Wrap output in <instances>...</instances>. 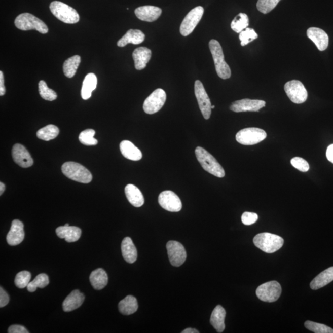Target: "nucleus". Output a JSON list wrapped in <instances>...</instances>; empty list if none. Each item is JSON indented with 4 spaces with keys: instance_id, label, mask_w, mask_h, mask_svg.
I'll use <instances>...</instances> for the list:
<instances>
[{
    "instance_id": "43",
    "label": "nucleus",
    "mask_w": 333,
    "mask_h": 333,
    "mask_svg": "<svg viewBox=\"0 0 333 333\" xmlns=\"http://www.w3.org/2000/svg\"><path fill=\"white\" fill-rule=\"evenodd\" d=\"M258 220L257 213L254 212H246L242 215V222L246 226H250L254 224Z\"/></svg>"
},
{
    "instance_id": "47",
    "label": "nucleus",
    "mask_w": 333,
    "mask_h": 333,
    "mask_svg": "<svg viewBox=\"0 0 333 333\" xmlns=\"http://www.w3.org/2000/svg\"><path fill=\"white\" fill-rule=\"evenodd\" d=\"M326 157L333 164V144L328 146L326 151Z\"/></svg>"
},
{
    "instance_id": "30",
    "label": "nucleus",
    "mask_w": 333,
    "mask_h": 333,
    "mask_svg": "<svg viewBox=\"0 0 333 333\" xmlns=\"http://www.w3.org/2000/svg\"><path fill=\"white\" fill-rule=\"evenodd\" d=\"M90 281L94 289H103L108 283L107 273L104 270L101 268L94 270L90 276Z\"/></svg>"
},
{
    "instance_id": "3",
    "label": "nucleus",
    "mask_w": 333,
    "mask_h": 333,
    "mask_svg": "<svg viewBox=\"0 0 333 333\" xmlns=\"http://www.w3.org/2000/svg\"><path fill=\"white\" fill-rule=\"evenodd\" d=\"M62 172L67 178L82 183H89L93 177L87 168L74 162H67L62 165Z\"/></svg>"
},
{
    "instance_id": "13",
    "label": "nucleus",
    "mask_w": 333,
    "mask_h": 333,
    "mask_svg": "<svg viewBox=\"0 0 333 333\" xmlns=\"http://www.w3.org/2000/svg\"><path fill=\"white\" fill-rule=\"evenodd\" d=\"M168 256L173 266L180 267L187 258V252L183 244L178 241H170L167 244Z\"/></svg>"
},
{
    "instance_id": "10",
    "label": "nucleus",
    "mask_w": 333,
    "mask_h": 333,
    "mask_svg": "<svg viewBox=\"0 0 333 333\" xmlns=\"http://www.w3.org/2000/svg\"><path fill=\"white\" fill-rule=\"evenodd\" d=\"M166 93L161 88H158L148 96L143 104V110L148 115L158 113L164 106L166 101Z\"/></svg>"
},
{
    "instance_id": "22",
    "label": "nucleus",
    "mask_w": 333,
    "mask_h": 333,
    "mask_svg": "<svg viewBox=\"0 0 333 333\" xmlns=\"http://www.w3.org/2000/svg\"><path fill=\"white\" fill-rule=\"evenodd\" d=\"M84 300L85 295L79 290H74L65 299L62 304V308L64 312L73 311L81 307Z\"/></svg>"
},
{
    "instance_id": "34",
    "label": "nucleus",
    "mask_w": 333,
    "mask_h": 333,
    "mask_svg": "<svg viewBox=\"0 0 333 333\" xmlns=\"http://www.w3.org/2000/svg\"><path fill=\"white\" fill-rule=\"evenodd\" d=\"M249 20L245 13H240L235 17L231 23L232 29L236 33H240L249 26Z\"/></svg>"
},
{
    "instance_id": "35",
    "label": "nucleus",
    "mask_w": 333,
    "mask_h": 333,
    "mask_svg": "<svg viewBox=\"0 0 333 333\" xmlns=\"http://www.w3.org/2000/svg\"><path fill=\"white\" fill-rule=\"evenodd\" d=\"M48 284H49V278L48 275L45 273H41L28 284L27 290L30 292H33L38 287L44 288L48 285Z\"/></svg>"
},
{
    "instance_id": "38",
    "label": "nucleus",
    "mask_w": 333,
    "mask_h": 333,
    "mask_svg": "<svg viewBox=\"0 0 333 333\" xmlns=\"http://www.w3.org/2000/svg\"><path fill=\"white\" fill-rule=\"evenodd\" d=\"M258 38L257 33L255 32L254 29L250 28H246L245 30L242 31L239 36L241 41V46H246L249 43L254 41V40Z\"/></svg>"
},
{
    "instance_id": "37",
    "label": "nucleus",
    "mask_w": 333,
    "mask_h": 333,
    "mask_svg": "<svg viewBox=\"0 0 333 333\" xmlns=\"http://www.w3.org/2000/svg\"><path fill=\"white\" fill-rule=\"evenodd\" d=\"M95 131L93 129H87L81 133L79 139L82 144L85 146H95L98 144V140L94 138Z\"/></svg>"
},
{
    "instance_id": "16",
    "label": "nucleus",
    "mask_w": 333,
    "mask_h": 333,
    "mask_svg": "<svg viewBox=\"0 0 333 333\" xmlns=\"http://www.w3.org/2000/svg\"><path fill=\"white\" fill-rule=\"evenodd\" d=\"M13 160L20 167L28 168L32 166L33 160L26 148L21 144L14 145L12 150Z\"/></svg>"
},
{
    "instance_id": "29",
    "label": "nucleus",
    "mask_w": 333,
    "mask_h": 333,
    "mask_svg": "<svg viewBox=\"0 0 333 333\" xmlns=\"http://www.w3.org/2000/svg\"><path fill=\"white\" fill-rule=\"evenodd\" d=\"M97 84L98 80L95 73H90L85 76L81 90L82 98L84 100L92 96L93 91L96 89Z\"/></svg>"
},
{
    "instance_id": "14",
    "label": "nucleus",
    "mask_w": 333,
    "mask_h": 333,
    "mask_svg": "<svg viewBox=\"0 0 333 333\" xmlns=\"http://www.w3.org/2000/svg\"><path fill=\"white\" fill-rule=\"evenodd\" d=\"M159 204L167 211L177 212L182 209L180 198L172 191H164L159 196Z\"/></svg>"
},
{
    "instance_id": "1",
    "label": "nucleus",
    "mask_w": 333,
    "mask_h": 333,
    "mask_svg": "<svg viewBox=\"0 0 333 333\" xmlns=\"http://www.w3.org/2000/svg\"><path fill=\"white\" fill-rule=\"evenodd\" d=\"M195 155L199 164L206 172L218 178H223L226 175L224 168L211 154L203 147L200 146L196 147Z\"/></svg>"
},
{
    "instance_id": "21",
    "label": "nucleus",
    "mask_w": 333,
    "mask_h": 333,
    "mask_svg": "<svg viewBox=\"0 0 333 333\" xmlns=\"http://www.w3.org/2000/svg\"><path fill=\"white\" fill-rule=\"evenodd\" d=\"M56 233L59 238L64 239L68 243H73L81 238L82 230L79 227L64 226L57 228Z\"/></svg>"
},
{
    "instance_id": "49",
    "label": "nucleus",
    "mask_w": 333,
    "mask_h": 333,
    "mask_svg": "<svg viewBox=\"0 0 333 333\" xmlns=\"http://www.w3.org/2000/svg\"><path fill=\"white\" fill-rule=\"evenodd\" d=\"M5 189H6L5 184L4 183H3V182H1V183H0V195H3V193H4Z\"/></svg>"
},
{
    "instance_id": "45",
    "label": "nucleus",
    "mask_w": 333,
    "mask_h": 333,
    "mask_svg": "<svg viewBox=\"0 0 333 333\" xmlns=\"http://www.w3.org/2000/svg\"><path fill=\"white\" fill-rule=\"evenodd\" d=\"M8 332L9 333H28L27 329L24 326L21 325H18V324H14V325L11 326L8 328Z\"/></svg>"
},
{
    "instance_id": "36",
    "label": "nucleus",
    "mask_w": 333,
    "mask_h": 333,
    "mask_svg": "<svg viewBox=\"0 0 333 333\" xmlns=\"http://www.w3.org/2000/svg\"><path fill=\"white\" fill-rule=\"evenodd\" d=\"M39 92L41 97L47 101H52L58 98L57 93L53 90L48 88L46 82L44 81L39 82Z\"/></svg>"
},
{
    "instance_id": "48",
    "label": "nucleus",
    "mask_w": 333,
    "mask_h": 333,
    "mask_svg": "<svg viewBox=\"0 0 333 333\" xmlns=\"http://www.w3.org/2000/svg\"><path fill=\"white\" fill-rule=\"evenodd\" d=\"M199 332L197 329L194 328H187L184 329V331H182V333H199Z\"/></svg>"
},
{
    "instance_id": "28",
    "label": "nucleus",
    "mask_w": 333,
    "mask_h": 333,
    "mask_svg": "<svg viewBox=\"0 0 333 333\" xmlns=\"http://www.w3.org/2000/svg\"><path fill=\"white\" fill-rule=\"evenodd\" d=\"M333 281V267L324 270L310 283L312 289L317 290L327 285Z\"/></svg>"
},
{
    "instance_id": "18",
    "label": "nucleus",
    "mask_w": 333,
    "mask_h": 333,
    "mask_svg": "<svg viewBox=\"0 0 333 333\" xmlns=\"http://www.w3.org/2000/svg\"><path fill=\"white\" fill-rule=\"evenodd\" d=\"M25 237L24 224L19 220H14L8 233L7 240L10 246H17L23 241Z\"/></svg>"
},
{
    "instance_id": "25",
    "label": "nucleus",
    "mask_w": 333,
    "mask_h": 333,
    "mask_svg": "<svg viewBox=\"0 0 333 333\" xmlns=\"http://www.w3.org/2000/svg\"><path fill=\"white\" fill-rule=\"evenodd\" d=\"M125 195L129 203L136 207L143 206L144 198L143 194L138 187L132 184H127L125 188Z\"/></svg>"
},
{
    "instance_id": "19",
    "label": "nucleus",
    "mask_w": 333,
    "mask_h": 333,
    "mask_svg": "<svg viewBox=\"0 0 333 333\" xmlns=\"http://www.w3.org/2000/svg\"><path fill=\"white\" fill-rule=\"evenodd\" d=\"M135 14L141 21L152 22L161 16L162 10L160 8L153 6H143L136 8Z\"/></svg>"
},
{
    "instance_id": "44",
    "label": "nucleus",
    "mask_w": 333,
    "mask_h": 333,
    "mask_svg": "<svg viewBox=\"0 0 333 333\" xmlns=\"http://www.w3.org/2000/svg\"><path fill=\"white\" fill-rule=\"evenodd\" d=\"M10 298L3 287H0V307H4L9 303Z\"/></svg>"
},
{
    "instance_id": "4",
    "label": "nucleus",
    "mask_w": 333,
    "mask_h": 333,
    "mask_svg": "<svg viewBox=\"0 0 333 333\" xmlns=\"http://www.w3.org/2000/svg\"><path fill=\"white\" fill-rule=\"evenodd\" d=\"M51 12L57 19L66 24H76L79 21V14L75 9L64 3L54 1L50 5Z\"/></svg>"
},
{
    "instance_id": "33",
    "label": "nucleus",
    "mask_w": 333,
    "mask_h": 333,
    "mask_svg": "<svg viewBox=\"0 0 333 333\" xmlns=\"http://www.w3.org/2000/svg\"><path fill=\"white\" fill-rule=\"evenodd\" d=\"M59 133V130L58 127L54 125H48L40 129L36 133V136L42 140L48 141L56 138Z\"/></svg>"
},
{
    "instance_id": "8",
    "label": "nucleus",
    "mask_w": 333,
    "mask_h": 333,
    "mask_svg": "<svg viewBox=\"0 0 333 333\" xmlns=\"http://www.w3.org/2000/svg\"><path fill=\"white\" fill-rule=\"evenodd\" d=\"M281 294V286L280 284L276 281L261 284L256 290V295L259 300L267 303L277 301Z\"/></svg>"
},
{
    "instance_id": "40",
    "label": "nucleus",
    "mask_w": 333,
    "mask_h": 333,
    "mask_svg": "<svg viewBox=\"0 0 333 333\" xmlns=\"http://www.w3.org/2000/svg\"><path fill=\"white\" fill-rule=\"evenodd\" d=\"M280 1L281 0H258L257 10L263 14L269 13L277 7Z\"/></svg>"
},
{
    "instance_id": "27",
    "label": "nucleus",
    "mask_w": 333,
    "mask_h": 333,
    "mask_svg": "<svg viewBox=\"0 0 333 333\" xmlns=\"http://www.w3.org/2000/svg\"><path fill=\"white\" fill-rule=\"evenodd\" d=\"M226 316V310L221 306H217L213 310L210 322L218 332H223L226 328V324H225Z\"/></svg>"
},
{
    "instance_id": "17",
    "label": "nucleus",
    "mask_w": 333,
    "mask_h": 333,
    "mask_svg": "<svg viewBox=\"0 0 333 333\" xmlns=\"http://www.w3.org/2000/svg\"><path fill=\"white\" fill-rule=\"evenodd\" d=\"M307 35L321 51L327 49L329 44V37L324 30L317 27H310L307 31Z\"/></svg>"
},
{
    "instance_id": "51",
    "label": "nucleus",
    "mask_w": 333,
    "mask_h": 333,
    "mask_svg": "<svg viewBox=\"0 0 333 333\" xmlns=\"http://www.w3.org/2000/svg\"><path fill=\"white\" fill-rule=\"evenodd\" d=\"M211 108H212V109H214L215 106H213H213H212Z\"/></svg>"
},
{
    "instance_id": "46",
    "label": "nucleus",
    "mask_w": 333,
    "mask_h": 333,
    "mask_svg": "<svg viewBox=\"0 0 333 333\" xmlns=\"http://www.w3.org/2000/svg\"><path fill=\"white\" fill-rule=\"evenodd\" d=\"M6 88L4 84V76L2 71H0V96L5 95Z\"/></svg>"
},
{
    "instance_id": "24",
    "label": "nucleus",
    "mask_w": 333,
    "mask_h": 333,
    "mask_svg": "<svg viewBox=\"0 0 333 333\" xmlns=\"http://www.w3.org/2000/svg\"><path fill=\"white\" fill-rule=\"evenodd\" d=\"M120 150L124 157L129 160L138 161L143 157L141 151L130 141H122L120 144Z\"/></svg>"
},
{
    "instance_id": "41",
    "label": "nucleus",
    "mask_w": 333,
    "mask_h": 333,
    "mask_svg": "<svg viewBox=\"0 0 333 333\" xmlns=\"http://www.w3.org/2000/svg\"><path fill=\"white\" fill-rule=\"evenodd\" d=\"M30 280L31 273L27 271H22L17 274L14 282L17 287L22 289L27 287L28 284L30 282Z\"/></svg>"
},
{
    "instance_id": "5",
    "label": "nucleus",
    "mask_w": 333,
    "mask_h": 333,
    "mask_svg": "<svg viewBox=\"0 0 333 333\" xmlns=\"http://www.w3.org/2000/svg\"><path fill=\"white\" fill-rule=\"evenodd\" d=\"M253 241L256 247L266 253L277 251L284 244L282 238L269 233H259L255 236Z\"/></svg>"
},
{
    "instance_id": "23",
    "label": "nucleus",
    "mask_w": 333,
    "mask_h": 333,
    "mask_svg": "<svg viewBox=\"0 0 333 333\" xmlns=\"http://www.w3.org/2000/svg\"><path fill=\"white\" fill-rule=\"evenodd\" d=\"M145 39V35L141 30L130 29L122 37L118 42L119 47H124L129 44L138 45L143 43Z\"/></svg>"
},
{
    "instance_id": "7",
    "label": "nucleus",
    "mask_w": 333,
    "mask_h": 333,
    "mask_svg": "<svg viewBox=\"0 0 333 333\" xmlns=\"http://www.w3.org/2000/svg\"><path fill=\"white\" fill-rule=\"evenodd\" d=\"M267 138V133L258 128L250 127L244 129L237 133L236 141L243 145H254L261 143Z\"/></svg>"
},
{
    "instance_id": "9",
    "label": "nucleus",
    "mask_w": 333,
    "mask_h": 333,
    "mask_svg": "<svg viewBox=\"0 0 333 333\" xmlns=\"http://www.w3.org/2000/svg\"><path fill=\"white\" fill-rule=\"evenodd\" d=\"M284 91L292 102L302 104L305 102L308 97V93L301 82L293 80L284 85Z\"/></svg>"
},
{
    "instance_id": "31",
    "label": "nucleus",
    "mask_w": 333,
    "mask_h": 333,
    "mask_svg": "<svg viewBox=\"0 0 333 333\" xmlns=\"http://www.w3.org/2000/svg\"><path fill=\"white\" fill-rule=\"evenodd\" d=\"M138 304L137 300L132 295H128L119 303V310L121 314L129 315L137 311Z\"/></svg>"
},
{
    "instance_id": "11",
    "label": "nucleus",
    "mask_w": 333,
    "mask_h": 333,
    "mask_svg": "<svg viewBox=\"0 0 333 333\" xmlns=\"http://www.w3.org/2000/svg\"><path fill=\"white\" fill-rule=\"evenodd\" d=\"M204 8L197 7L191 10L185 16L180 25V33L183 36L190 35L195 30L199 22H200L204 14Z\"/></svg>"
},
{
    "instance_id": "2",
    "label": "nucleus",
    "mask_w": 333,
    "mask_h": 333,
    "mask_svg": "<svg viewBox=\"0 0 333 333\" xmlns=\"http://www.w3.org/2000/svg\"><path fill=\"white\" fill-rule=\"evenodd\" d=\"M209 48L211 52L213 61H214L215 70L219 78L228 79L231 77V69L224 59L223 50L217 41L211 40L209 42Z\"/></svg>"
},
{
    "instance_id": "39",
    "label": "nucleus",
    "mask_w": 333,
    "mask_h": 333,
    "mask_svg": "<svg viewBox=\"0 0 333 333\" xmlns=\"http://www.w3.org/2000/svg\"><path fill=\"white\" fill-rule=\"evenodd\" d=\"M304 325L307 329L315 333H333V329L325 324L306 321Z\"/></svg>"
},
{
    "instance_id": "42",
    "label": "nucleus",
    "mask_w": 333,
    "mask_h": 333,
    "mask_svg": "<svg viewBox=\"0 0 333 333\" xmlns=\"http://www.w3.org/2000/svg\"><path fill=\"white\" fill-rule=\"evenodd\" d=\"M292 166L301 172H306L310 169L308 162L305 159L300 157L292 158L291 161Z\"/></svg>"
},
{
    "instance_id": "12",
    "label": "nucleus",
    "mask_w": 333,
    "mask_h": 333,
    "mask_svg": "<svg viewBox=\"0 0 333 333\" xmlns=\"http://www.w3.org/2000/svg\"><path fill=\"white\" fill-rule=\"evenodd\" d=\"M195 93L202 115L205 119H209L211 116L212 104L208 95L205 90L203 83L200 81H196L195 83Z\"/></svg>"
},
{
    "instance_id": "15",
    "label": "nucleus",
    "mask_w": 333,
    "mask_h": 333,
    "mask_svg": "<svg viewBox=\"0 0 333 333\" xmlns=\"http://www.w3.org/2000/svg\"><path fill=\"white\" fill-rule=\"evenodd\" d=\"M266 102L257 99H243L233 102L230 106V110L235 113L258 112L266 106Z\"/></svg>"
},
{
    "instance_id": "26",
    "label": "nucleus",
    "mask_w": 333,
    "mask_h": 333,
    "mask_svg": "<svg viewBox=\"0 0 333 333\" xmlns=\"http://www.w3.org/2000/svg\"><path fill=\"white\" fill-rule=\"evenodd\" d=\"M122 254L125 261L128 263L133 264L137 259V250L132 239L129 237L125 238L121 244Z\"/></svg>"
},
{
    "instance_id": "6",
    "label": "nucleus",
    "mask_w": 333,
    "mask_h": 333,
    "mask_svg": "<svg viewBox=\"0 0 333 333\" xmlns=\"http://www.w3.org/2000/svg\"><path fill=\"white\" fill-rule=\"evenodd\" d=\"M14 24L21 30H35L42 34L48 32V28L44 22L28 13L19 14L14 21Z\"/></svg>"
},
{
    "instance_id": "32",
    "label": "nucleus",
    "mask_w": 333,
    "mask_h": 333,
    "mask_svg": "<svg viewBox=\"0 0 333 333\" xmlns=\"http://www.w3.org/2000/svg\"><path fill=\"white\" fill-rule=\"evenodd\" d=\"M81 62V58L79 55H75L67 59L63 64V72L65 77L72 78L76 75Z\"/></svg>"
},
{
    "instance_id": "20",
    "label": "nucleus",
    "mask_w": 333,
    "mask_h": 333,
    "mask_svg": "<svg viewBox=\"0 0 333 333\" xmlns=\"http://www.w3.org/2000/svg\"><path fill=\"white\" fill-rule=\"evenodd\" d=\"M152 50L149 48L144 47L136 48L132 54L135 69L138 70L144 69L152 58Z\"/></svg>"
},
{
    "instance_id": "50",
    "label": "nucleus",
    "mask_w": 333,
    "mask_h": 333,
    "mask_svg": "<svg viewBox=\"0 0 333 333\" xmlns=\"http://www.w3.org/2000/svg\"><path fill=\"white\" fill-rule=\"evenodd\" d=\"M65 226L68 227V226H69V225L68 224H66L65 225Z\"/></svg>"
}]
</instances>
